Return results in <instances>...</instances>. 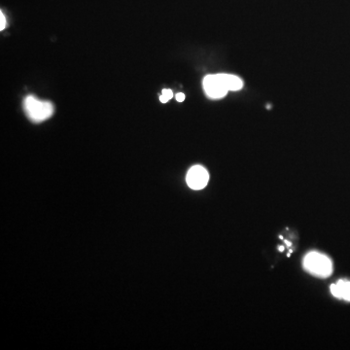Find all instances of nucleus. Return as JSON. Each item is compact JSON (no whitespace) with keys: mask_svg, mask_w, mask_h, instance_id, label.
<instances>
[{"mask_svg":"<svg viewBox=\"0 0 350 350\" xmlns=\"http://www.w3.org/2000/svg\"><path fill=\"white\" fill-rule=\"evenodd\" d=\"M304 267L310 274L327 278L333 273V262L325 254L312 251L307 253L304 258Z\"/></svg>","mask_w":350,"mask_h":350,"instance_id":"obj_1","label":"nucleus"},{"mask_svg":"<svg viewBox=\"0 0 350 350\" xmlns=\"http://www.w3.org/2000/svg\"><path fill=\"white\" fill-rule=\"evenodd\" d=\"M23 109L27 117L34 123L43 122L54 113V106L49 101H42L33 95H28L23 100Z\"/></svg>","mask_w":350,"mask_h":350,"instance_id":"obj_2","label":"nucleus"},{"mask_svg":"<svg viewBox=\"0 0 350 350\" xmlns=\"http://www.w3.org/2000/svg\"><path fill=\"white\" fill-rule=\"evenodd\" d=\"M175 97H176V100H177L178 102H182V101H184V99H185V94L182 93V92H179V93L176 94Z\"/></svg>","mask_w":350,"mask_h":350,"instance_id":"obj_9","label":"nucleus"},{"mask_svg":"<svg viewBox=\"0 0 350 350\" xmlns=\"http://www.w3.org/2000/svg\"><path fill=\"white\" fill-rule=\"evenodd\" d=\"M6 26V19L2 12H0V30H3Z\"/></svg>","mask_w":350,"mask_h":350,"instance_id":"obj_8","label":"nucleus"},{"mask_svg":"<svg viewBox=\"0 0 350 350\" xmlns=\"http://www.w3.org/2000/svg\"><path fill=\"white\" fill-rule=\"evenodd\" d=\"M330 290L335 298L350 302V280L340 279L331 285Z\"/></svg>","mask_w":350,"mask_h":350,"instance_id":"obj_5","label":"nucleus"},{"mask_svg":"<svg viewBox=\"0 0 350 350\" xmlns=\"http://www.w3.org/2000/svg\"><path fill=\"white\" fill-rule=\"evenodd\" d=\"M221 74L228 90L236 91L241 89L243 87V82L240 77L232 74H225V73H221Z\"/></svg>","mask_w":350,"mask_h":350,"instance_id":"obj_6","label":"nucleus"},{"mask_svg":"<svg viewBox=\"0 0 350 350\" xmlns=\"http://www.w3.org/2000/svg\"><path fill=\"white\" fill-rule=\"evenodd\" d=\"M203 88L206 95L212 99H220L226 96L229 91L224 83L222 74L207 75L203 80Z\"/></svg>","mask_w":350,"mask_h":350,"instance_id":"obj_3","label":"nucleus"},{"mask_svg":"<svg viewBox=\"0 0 350 350\" xmlns=\"http://www.w3.org/2000/svg\"><path fill=\"white\" fill-rule=\"evenodd\" d=\"M284 242H285V244H287V246H288V247H290V246L292 245V242H291V241H289L284 240Z\"/></svg>","mask_w":350,"mask_h":350,"instance_id":"obj_10","label":"nucleus"},{"mask_svg":"<svg viewBox=\"0 0 350 350\" xmlns=\"http://www.w3.org/2000/svg\"><path fill=\"white\" fill-rule=\"evenodd\" d=\"M174 96V92L170 88H165L162 91V94L160 95V100L162 103H167L170 99H172Z\"/></svg>","mask_w":350,"mask_h":350,"instance_id":"obj_7","label":"nucleus"},{"mask_svg":"<svg viewBox=\"0 0 350 350\" xmlns=\"http://www.w3.org/2000/svg\"><path fill=\"white\" fill-rule=\"evenodd\" d=\"M278 249H279V251H281V252H282V251L284 250V246H279V247H278Z\"/></svg>","mask_w":350,"mask_h":350,"instance_id":"obj_11","label":"nucleus"},{"mask_svg":"<svg viewBox=\"0 0 350 350\" xmlns=\"http://www.w3.org/2000/svg\"><path fill=\"white\" fill-rule=\"evenodd\" d=\"M209 181L208 172L201 166L192 167L186 176V182L188 186L193 190L203 189Z\"/></svg>","mask_w":350,"mask_h":350,"instance_id":"obj_4","label":"nucleus"}]
</instances>
